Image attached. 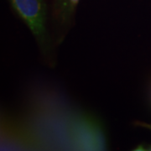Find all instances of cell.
Instances as JSON below:
<instances>
[{
  "mask_svg": "<svg viewBox=\"0 0 151 151\" xmlns=\"http://www.w3.org/2000/svg\"><path fill=\"white\" fill-rule=\"evenodd\" d=\"M135 124H136V125H139V126H141V127H144V128H146V129H151V124H145V123H140V122H136Z\"/></svg>",
  "mask_w": 151,
  "mask_h": 151,
  "instance_id": "3",
  "label": "cell"
},
{
  "mask_svg": "<svg viewBox=\"0 0 151 151\" xmlns=\"http://www.w3.org/2000/svg\"><path fill=\"white\" fill-rule=\"evenodd\" d=\"M78 2L79 0H60L59 13L63 21L69 19V17L73 13Z\"/></svg>",
  "mask_w": 151,
  "mask_h": 151,
  "instance_id": "2",
  "label": "cell"
},
{
  "mask_svg": "<svg viewBox=\"0 0 151 151\" xmlns=\"http://www.w3.org/2000/svg\"><path fill=\"white\" fill-rule=\"evenodd\" d=\"M13 9L42 45L46 41V6L44 0H10Z\"/></svg>",
  "mask_w": 151,
  "mask_h": 151,
  "instance_id": "1",
  "label": "cell"
},
{
  "mask_svg": "<svg viewBox=\"0 0 151 151\" xmlns=\"http://www.w3.org/2000/svg\"><path fill=\"white\" fill-rule=\"evenodd\" d=\"M147 150H151V146H150L149 149H147Z\"/></svg>",
  "mask_w": 151,
  "mask_h": 151,
  "instance_id": "4",
  "label": "cell"
}]
</instances>
